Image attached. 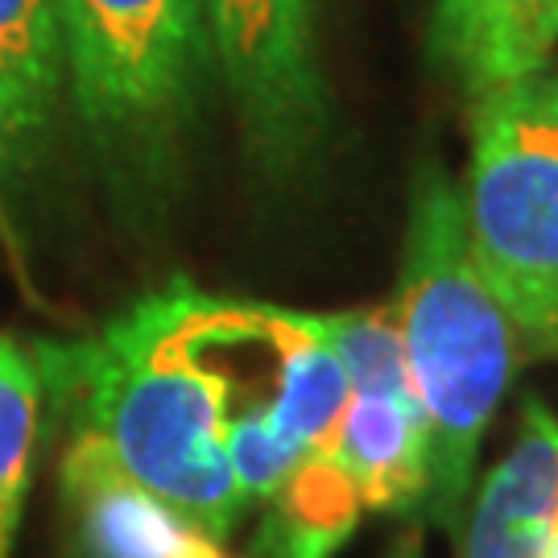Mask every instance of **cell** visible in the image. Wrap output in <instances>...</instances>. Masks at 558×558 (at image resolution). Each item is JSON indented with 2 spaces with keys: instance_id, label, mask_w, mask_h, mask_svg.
I'll return each instance as SVG.
<instances>
[{
  "instance_id": "6da1fadb",
  "label": "cell",
  "mask_w": 558,
  "mask_h": 558,
  "mask_svg": "<svg viewBox=\"0 0 558 558\" xmlns=\"http://www.w3.org/2000/svg\"><path fill=\"white\" fill-rule=\"evenodd\" d=\"M41 389L174 513L228 542L248 500L240 493L223 426L232 385L207 339V290L170 281L112 319L100 336L34 348Z\"/></svg>"
},
{
  "instance_id": "7a4b0ae2",
  "label": "cell",
  "mask_w": 558,
  "mask_h": 558,
  "mask_svg": "<svg viewBox=\"0 0 558 558\" xmlns=\"http://www.w3.org/2000/svg\"><path fill=\"white\" fill-rule=\"evenodd\" d=\"M389 306L426 422V497L418 518L456 534L476 488L484 435L525 356L472 257L463 195L439 158H422L410 182L398 294Z\"/></svg>"
},
{
  "instance_id": "3957f363",
  "label": "cell",
  "mask_w": 558,
  "mask_h": 558,
  "mask_svg": "<svg viewBox=\"0 0 558 558\" xmlns=\"http://www.w3.org/2000/svg\"><path fill=\"white\" fill-rule=\"evenodd\" d=\"M66 92L108 191L158 220L216 66L203 0H59Z\"/></svg>"
},
{
  "instance_id": "277c9868",
  "label": "cell",
  "mask_w": 558,
  "mask_h": 558,
  "mask_svg": "<svg viewBox=\"0 0 558 558\" xmlns=\"http://www.w3.org/2000/svg\"><path fill=\"white\" fill-rule=\"evenodd\" d=\"M468 244L525 360H558V71L472 100Z\"/></svg>"
},
{
  "instance_id": "5b68a950",
  "label": "cell",
  "mask_w": 558,
  "mask_h": 558,
  "mask_svg": "<svg viewBox=\"0 0 558 558\" xmlns=\"http://www.w3.org/2000/svg\"><path fill=\"white\" fill-rule=\"evenodd\" d=\"M203 13L248 161L269 182H299L336 137L315 0H203Z\"/></svg>"
},
{
  "instance_id": "8992f818",
  "label": "cell",
  "mask_w": 558,
  "mask_h": 558,
  "mask_svg": "<svg viewBox=\"0 0 558 558\" xmlns=\"http://www.w3.org/2000/svg\"><path fill=\"white\" fill-rule=\"evenodd\" d=\"M558 530V418L525 393L518 435L484 472L456 530L459 558H546Z\"/></svg>"
},
{
  "instance_id": "52a82bcc",
  "label": "cell",
  "mask_w": 558,
  "mask_h": 558,
  "mask_svg": "<svg viewBox=\"0 0 558 558\" xmlns=\"http://www.w3.org/2000/svg\"><path fill=\"white\" fill-rule=\"evenodd\" d=\"M327 456L356 484L364 509L414 518L426 497V422L405 368L348 380Z\"/></svg>"
},
{
  "instance_id": "ba28073f",
  "label": "cell",
  "mask_w": 558,
  "mask_h": 558,
  "mask_svg": "<svg viewBox=\"0 0 558 558\" xmlns=\"http://www.w3.org/2000/svg\"><path fill=\"white\" fill-rule=\"evenodd\" d=\"M62 488L87 558H228L223 542L207 538L199 525L124 476L92 435H75L71 442Z\"/></svg>"
},
{
  "instance_id": "9c48e42d",
  "label": "cell",
  "mask_w": 558,
  "mask_h": 558,
  "mask_svg": "<svg viewBox=\"0 0 558 558\" xmlns=\"http://www.w3.org/2000/svg\"><path fill=\"white\" fill-rule=\"evenodd\" d=\"M66 92L59 0H0V179L41 166Z\"/></svg>"
},
{
  "instance_id": "30bf717a",
  "label": "cell",
  "mask_w": 558,
  "mask_h": 558,
  "mask_svg": "<svg viewBox=\"0 0 558 558\" xmlns=\"http://www.w3.org/2000/svg\"><path fill=\"white\" fill-rule=\"evenodd\" d=\"M555 41L546 0H439L430 21V62L463 96L546 71Z\"/></svg>"
},
{
  "instance_id": "8fae6325",
  "label": "cell",
  "mask_w": 558,
  "mask_h": 558,
  "mask_svg": "<svg viewBox=\"0 0 558 558\" xmlns=\"http://www.w3.org/2000/svg\"><path fill=\"white\" fill-rule=\"evenodd\" d=\"M364 500L336 459L319 451L290 472L260 505V525L248 558H331L356 534Z\"/></svg>"
},
{
  "instance_id": "7c38bea8",
  "label": "cell",
  "mask_w": 558,
  "mask_h": 558,
  "mask_svg": "<svg viewBox=\"0 0 558 558\" xmlns=\"http://www.w3.org/2000/svg\"><path fill=\"white\" fill-rule=\"evenodd\" d=\"M41 373L38 356L13 336H0V530L17 534L29 459L38 439Z\"/></svg>"
},
{
  "instance_id": "4fadbf2b",
  "label": "cell",
  "mask_w": 558,
  "mask_h": 558,
  "mask_svg": "<svg viewBox=\"0 0 558 558\" xmlns=\"http://www.w3.org/2000/svg\"><path fill=\"white\" fill-rule=\"evenodd\" d=\"M385 558H422V534H418V530L401 534V538L389 546V555H385Z\"/></svg>"
},
{
  "instance_id": "5bb4252c",
  "label": "cell",
  "mask_w": 558,
  "mask_h": 558,
  "mask_svg": "<svg viewBox=\"0 0 558 558\" xmlns=\"http://www.w3.org/2000/svg\"><path fill=\"white\" fill-rule=\"evenodd\" d=\"M546 34L558 46V0H546Z\"/></svg>"
},
{
  "instance_id": "9a60e30c",
  "label": "cell",
  "mask_w": 558,
  "mask_h": 558,
  "mask_svg": "<svg viewBox=\"0 0 558 558\" xmlns=\"http://www.w3.org/2000/svg\"><path fill=\"white\" fill-rule=\"evenodd\" d=\"M9 546H13V530H0V558H9Z\"/></svg>"
},
{
  "instance_id": "2e32d148",
  "label": "cell",
  "mask_w": 558,
  "mask_h": 558,
  "mask_svg": "<svg viewBox=\"0 0 558 558\" xmlns=\"http://www.w3.org/2000/svg\"><path fill=\"white\" fill-rule=\"evenodd\" d=\"M546 558H558V530H555V538H550V550H546Z\"/></svg>"
}]
</instances>
